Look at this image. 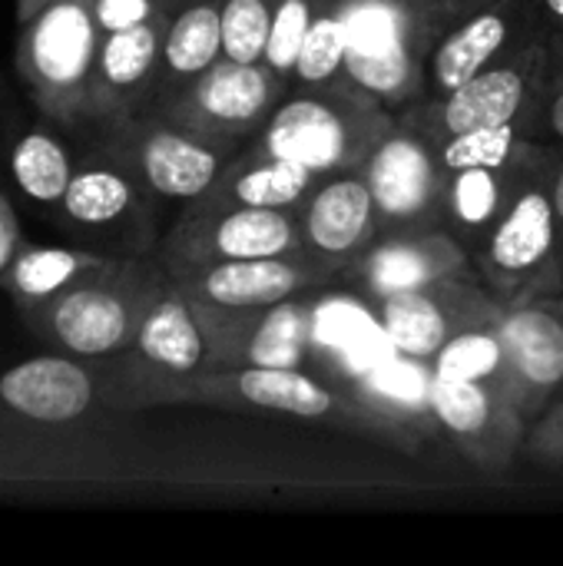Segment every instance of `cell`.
Returning <instances> with one entry per match:
<instances>
[{
	"instance_id": "cell-35",
	"label": "cell",
	"mask_w": 563,
	"mask_h": 566,
	"mask_svg": "<svg viewBox=\"0 0 563 566\" xmlns=\"http://www.w3.org/2000/svg\"><path fill=\"white\" fill-rule=\"evenodd\" d=\"M169 13L159 0H93V17L103 33L129 30Z\"/></svg>"
},
{
	"instance_id": "cell-2",
	"label": "cell",
	"mask_w": 563,
	"mask_h": 566,
	"mask_svg": "<svg viewBox=\"0 0 563 566\" xmlns=\"http://www.w3.org/2000/svg\"><path fill=\"white\" fill-rule=\"evenodd\" d=\"M166 285L169 272L156 255H113L83 282L20 312V318L53 352L103 361L129 348Z\"/></svg>"
},
{
	"instance_id": "cell-13",
	"label": "cell",
	"mask_w": 563,
	"mask_h": 566,
	"mask_svg": "<svg viewBox=\"0 0 563 566\" xmlns=\"http://www.w3.org/2000/svg\"><path fill=\"white\" fill-rule=\"evenodd\" d=\"M153 199L126 166L96 149L76 163L53 212L63 229L96 239L106 255H146L153 249Z\"/></svg>"
},
{
	"instance_id": "cell-17",
	"label": "cell",
	"mask_w": 563,
	"mask_h": 566,
	"mask_svg": "<svg viewBox=\"0 0 563 566\" xmlns=\"http://www.w3.org/2000/svg\"><path fill=\"white\" fill-rule=\"evenodd\" d=\"M441 279H478L471 252L445 229L378 235L335 282L362 292L372 302L428 289ZM481 282V279H478Z\"/></svg>"
},
{
	"instance_id": "cell-20",
	"label": "cell",
	"mask_w": 563,
	"mask_h": 566,
	"mask_svg": "<svg viewBox=\"0 0 563 566\" xmlns=\"http://www.w3.org/2000/svg\"><path fill=\"white\" fill-rule=\"evenodd\" d=\"M498 335L514 375L528 424L563 391V295H534L504 305Z\"/></svg>"
},
{
	"instance_id": "cell-33",
	"label": "cell",
	"mask_w": 563,
	"mask_h": 566,
	"mask_svg": "<svg viewBox=\"0 0 563 566\" xmlns=\"http://www.w3.org/2000/svg\"><path fill=\"white\" fill-rule=\"evenodd\" d=\"M521 461L551 474H563V391L528 424Z\"/></svg>"
},
{
	"instance_id": "cell-27",
	"label": "cell",
	"mask_w": 563,
	"mask_h": 566,
	"mask_svg": "<svg viewBox=\"0 0 563 566\" xmlns=\"http://www.w3.org/2000/svg\"><path fill=\"white\" fill-rule=\"evenodd\" d=\"M113 255L96 249H60V245H23L10 269L0 275L3 292L13 298L17 312L37 308L70 285L83 282L96 269H103Z\"/></svg>"
},
{
	"instance_id": "cell-34",
	"label": "cell",
	"mask_w": 563,
	"mask_h": 566,
	"mask_svg": "<svg viewBox=\"0 0 563 566\" xmlns=\"http://www.w3.org/2000/svg\"><path fill=\"white\" fill-rule=\"evenodd\" d=\"M538 139L563 146V36H551V60L538 106Z\"/></svg>"
},
{
	"instance_id": "cell-19",
	"label": "cell",
	"mask_w": 563,
	"mask_h": 566,
	"mask_svg": "<svg viewBox=\"0 0 563 566\" xmlns=\"http://www.w3.org/2000/svg\"><path fill=\"white\" fill-rule=\"evenodd\" d=\"M295 212L309 259L332 269L335 279L382 235L375 196L362 169H338L319 176Z\"/></svg>"
},
{
	"instance_id": "cell-23",
	"label": "cell",
	"mask_w": 563,
	"mask_h": 566,
	"mask_svg": "<svg viewBox=\"0 0 563 566\" xmlns=\"http://www.w3.org/2000/svg\"><path fill=\"white\" fill-rule=\"evenodd\" d=\"M0 401L30 421L63 424L103 405V378L96 361L56 352L3 371Z\"/></svg>"
},
{
	"instance_id": "cell-25",
	"label": "cell",
	"mask_w": 563,
	"mask_h": 566,
	"mask_svg": "<svg viewBox=\"0 0 563 566\" xmlns=\"http://www.w3.org/2000/svg\"><path fill=\"white\" fill-rule=\"evenodd\" d=\"M219 60H222V0H183L166 23L159 76L149 106L176 96L183 86H189Z\"/></svg>"
},
{
	"instance_id": "cell-12",
	"label": "cell",
	"mask_w": 563,
	"mask_h": 566,
	"mask_svg": "<svg viewBox=\"0 0 563 566\" xmlns=\"http://www.w3.org/2000/svg\"><path fill=\"white\" fill-rule=\"evenodd\" d=\"M431 411L451 448L481 474H508L521 461L528 418L514 391L431 368Z\"/></svg>"
},
{
	"instance_id": "cell-18",
	"label": "cell",
	"mask_w": 563,
	"mask_h": 566,
	"mask_svg": "<svg viewBox=\"0 0 563 566\" xmlns=\"http://www.w3.org/2000/svg\"><path fill=\"white\" fill-rule=\"evenodd\" d=\"M375 308L395 348L431 365L465 328L498 322L504 305L478 279H441L428 289L382 298Z\"/></svg>"
},
{
	"instance_id": "cell-14",
	"label": "cell",
	"mask_w": 563,
	"mask_h": 566,
	"mask_svg": "<svg viewBox=\"0 0 563 566\" xmlns=\"http://www.w3.org/2000/svg\"><path fill=\"white\" fill-rule=\"evenodd\" d=\"M378 209L382 235L421 232L441 226V192L448 169L438 143L395 116V126L358 166Z\"/></svg>"
},
{
	"instance_id": "cell-21",
	"label": "cell",
	"mask_w": 563,
	"mask_h": 566,
	"mask_svg": "<svg viewBox=\"0 0 563 566\" xmlns=\"http://www.w3.org/2000/svg\"><path fill=\"white\" fill-rule=\"evenodd\" d=\"M173 282L196 305L216 308H249V305H275L305 289L332 285L335 272L309 255H265V259H236L212 262L196 269L169 272Z\"/></svg>"
},
{
	"instance_id": "cell-16",
	"label": "cell",
	"mask_w": 563,
	"mask_h": 566,
	"mask_svg": "<svg viewBox=\"0 0 563 566\" xmlns=\"http://www.w3.org/2000/svg\"><path fill=\"white\" fill-rule=\"evenodd\" d=\"M538 0H484L451 20L428 56L421 99H441L481 70L548 40Z\"/></svg>"
},
{
	"instance_id": "cell-7",
	"label": "cell",
	"mask_w": 563,
	"mask_h": 566,
	"mask_svg": "<svg viewBox=\"0 0 563 566\" xmlns=\"http://www.w3.org/2000/svg\"><path fill=\"white\" fill-rule=\"evenodd\" d=\"M100 43L93 0H50L20 23L13 63L50 123L73 126L86 119Z\"/></svg>"
},
{
	"instance_id": "cell-39",
	"label": "cell",
	"mask_w": 563,
	"mask_h": 566,
	"mask_svg": "<svg viewBox=\"0 0 563 566\" xmlns=\"http://www.w3.org/2000/svg\"><path fill=\"white\" fill-rule=\"evenodd\" d=\"M50 0H17V20L23 23V20H30L40 7H46Z\"/></svg>"
},
{
	"instance_id": "cell-9",
	"label": "cell",
	"mask_w": 563,
	"mask_h": 566,
	"mask_svg": "<svg viewBox=\"0 0 563 566\" xmlns=\"http://www.w3.org/2000/svg\"><path fill=\"white\" fill-rule=\"evenodd\" d=\"M548 60H551V36L481 70L448 96L415 99L395 116L421 129L435 143H445L478 126H501L518 119L534 123V136H538V106L544 93Z\"/></svg>"
},
{
	"instance_id": "cell-31",
	"label": "cell",
	"mask_w": 563,
	"mask_h": 566,
	"mask_svg": "<svg viewBox=\"0 0 563 566\" xmlns=\"http://www.w3.org/2000/svg\"><path fill=\"white\" fill-rule=\"evenodd\" d=\"M275 0H222V56L262 63Z\"/></svg>"
},
{
	"instance_id": "cell-32",
	"label": "cell",
	"mask_w": 563,
	"mask_h": 566,
	"mask_svg": "<svg viewBox=\"0 0 563 566\" xmlns=\"http://www.w3.org/2000/svg\"><path fill=\"white\" fill-rule=\"evenodd\" d=\"M312 10L315 0H275V13H272V30H269V43H265V60L279 76H285L289 83L295 80V63L312 23Z\"/></svg>"
},
{
	"instance_id": "cell-1",
	"label": "cell",
	"mask_w": 563,
	"mask_h": 566,
	"mask_svg": "<svg viewBox=\"0 0 563 566\" xmlns=\"http://www.w3.org/2000/svg\"><path fill=\"white\" fill-rule=\"evenodd\" d=\"M163 408H216L236 415H272L338 428L375 444L418 454L421 444L392 418L375 411L345 385L312 368H229L202 371L163 395Z\"/></svg>"
},
{
	"instance_id": "cell-22",
	"label": "cell",
	"mask_w": 563,
	"mask_h": 566,
	"mask_svg": "<svg viewBox=\"0 0 563 566\" xmlns=\"http://www.w3.org/2000/svg\"><path fill=\"white\" fill-rule=\"evenodd\" d=\"M169 13H163L149 23L129 27V30L103 33L83 123L100 126L110 119L143 113L153 103Z\"/></svg>"
},
{
	"instance_id": "cell-6",
	"label": "cell",
	"mask_w": 563,
	"mask_h": 566,
	"mask_svg": "<svg viewBox=\"0 0 563 566\" xmlns=\"http://www.w3.org/2000/svg\"><path fill=\"white\" fill-rule=\"evenodd\" d=\"M96 368L103 378V408L113 411L163 408V395L173 385L209 371V345L199 312L173 275L129 348L96 361Z\"/></svg>"
},
{
	"instance_id": "cell-40",
	"label": "cell",
	"mask_w": 563,
	"mask_h": 566,
	"mask_svg": "<svg viewBox=\"0 0 563 566\" xmlns=\"http://www.w3.org/2000/svg\"><path fill=\"white\" fill-rule=\"evenodd\" d=\"M455 17H461V13H468V10H475V7H481L484 0H441Z\"/></svg>"
},
{
	"instance_id": "cell-3",
	"label": "cell",
	"mask_w": 563,
	"mask_h": 566,
	"mask_svg": "<svg viewBox=\"0 0 563 566\" xmlns=\"http://www.w3.org/2000/svg\"><path fill=\"white\" fill-rule=\"evenodd\" d=\"M554 156V143L531 139L524 146L514 192L498 222L471 252L481 285L501 305L534 295H563L561 235L551 189Z\"/></svg>"
},
{
	"instance_id": "cell-37",
	"label": "cell",
	"mask_w": 563,
	"mask_h": 566,
	"mask_svg": "<svg viewBox=\"0 0 563 566\" xmlns=\"http://www.w3.org/2000/svg\"><path fill=\"white\" fill-rule=\"evenodd\" d=\"M551 189H554V209H557V235H561V265H563V146H557V156H554Z\"/></svg>"
},
{
	"instance_id": "cell-41",
	"label": "cell",
	"mask_w": 563,
	"mask_h": 566,
	"mask_svg": "<svg viewBox=\"0 0 563 566\" xmlns=\"http://www.w3.org/2000/svg\"><path fill=\"white\" fill-rule=\"evenodd\" d=\"M159 3H163V7H166V10H176V7H179V3H183V0H159Z\"/></svg>"
},
{
	"instance_id": "cell-15",
	"label": "cell",
	"mask_w": 563,
	"mask_h": 566,
	"mask_svg": "<svg viewBox=\"0 0 563 566\" xmlns=\"http://www.w3.org/2000/svg\"><path fill=\"white\" fill-rule=\"evenodd\" d=\"M265 255H309L295 209H183L156 245L166 272Z\"/></svg>"
},
{
	"instance_id": "cell-38",
	"label": "cell",
	"mask_w": 563,
	"mask_h": 566,
	"mask_svg": "<svg viewBox=\"0 0 563 566\" xmlns=\"http://www.w3.org/2000/svg\"><path fill=\"white\" fill-rule=\"evenodd\" d=\"M551 36H563V0H538Z\"/></svg>"
},
{
	"instance_id": "cell-29",
	"label": "cell",
	"mask_w": 563,
	"mask_h": 566,
	"mask_svg": "<svg viewBox=\"0 0 563 566\" xmlns=\"http://www.w3.org/2000/svg\"><path fill=\"white\" fill-rule=\"evenodd\" d=\"M348 27H352V0H315L292 83H332L348 76L345 73Z\"/></svg>"
},
{
	"instance_id": "cell-26",
	"label": "cell",
	"mask_w": 563,
	"mask_h": 566,
	"mask_svg": "<svg viewBox=\"0 0 563 566\" xmlns=\"http://www.w3.org/2000/svg\"><path fill=\"white\" fill-rule=\"evenodd\" d=\"M524 153V149H521ZM521 172V156L511 166H471L451 169L441 192V226L468 252L488 235V229L504 212Z\"/></svg>"
},
{
	"instance_id": "cell-4",
	"label": "cell",
	"mask_w": 563,
	"mask_h": 566,
	"mask_svg": "<svg viewBox=\"0 0 563 566\" xmlns=\"http://www.w3.org/2000/svg\"><path fill=\"white\" fill-rule=\"evenodd\" d=\"M392 126L395 113L352 76H342L332 83H292L249 143L325 176L358 169Z\"/></svg>"
},
{
	"instance_id": "cell-28",
	"label": "cell",
	"mask_w": 563,
	"mask_h": 566,
	"mask_svg": "<svg viewBox=\"0 0 563 566\" xmlns=\"http://www.w3.org/2000/svg\"><path fill=\"white\" fill-rule=\"evenodd\" d=\"M10 172L20 186V192L46 209H56L73 172H76V159L73 153L63 146L60 136H53L50 129L37 126L30 133H23L10 153Z\"/></svg>"
},
{
	"instance_id": "cell-36",
	"label": "cell",
	"mask_w": 563,
	"mask_h": 566,
	"mask_svg": "<svg viewBox=\"0 0 563 566\" xmlns=\"http://www.w3.org/2000/svg\"><path fill=\"white\" fill-rule=\"evenodd\" d=\"M23 245H27V239H23V229L17 222V212H13L10 199L0 192V275L10 269V262L20 255Z\"/></svg>"
},
{
	"instance_id": "cell-10",
	"label": "cell",
	"mask_w": 563,
	"mask_h": 566,
	"mask_svg": "<svg viewBox=\"0 0 563 566\" xmlns=\"http://www.w3.org/2000/svg\"><path fill=\"white\" fill-rule=\"evenodd\" d=\"M322 289L325 285L305 289L275 305L249 308H216L192 302L209 345V371L312 368V322Z\"/></svg>"
},
{
	"instance_id": "cell-30",
	"label": "cell",
	"mask_w": 563,
	"mask_h": 566,
	"mask_svg": "<svg viewBox=\"0 0 563 566\" xmlns=\"http://www.w3.org/2000/svg\"><path fill=\"white\" fill-rule=\"evenodd\" d=\"M538 139L534 123H501V126H478L468 133H458L445 143H438V156L445 169H471V166H511L521 149Z\"/></svg>"
},
{
	"instance_id": "cell-11",
	"label": "cell",
	"mask_w": 563,
	"mask_h": 566,
	"mask_svg": "<svg viewBox=\"0 0 563 566\" xmlns=\"http://www.w3.org/2000/svg\"><path fill=\"white\" fill-rule=\"evenodd\" d=\"M289 80L269 63H236L222 56L176 96L149 106L146 113L166 116L206 136L249 143L289 93Z\"/></svg>"
},
{
	"instance_id": "cell-8",
	"label": "cell",
	"mask_w": 563,
	"mask_h": 566,
	"mask_svg": "<svg viewBox=\"0 0 563 566\" xmlns=\"http://www.w3.org/2000/svg\"><path fill=\"white\" fill-rule=\"evenodd\" d=\"M100 129L103 136L96 149L126 166L156 199L183 206L199 199L216 182L222 166L246 146L196 133L156 113L110 119L100 123Z\"/></svg>"
},
{
	"instance_id": "cell-5",
	"label": "cell",
	"mask_w": 563,
	"mask_h": 566,
	"mask_svg": "<svg viewBox=\"0 0 563 566\" xmlns=\"http://www.w3.org/2000/svg\"><path fill=\"white\" fill-rule=\"evenodd\" d=\"M451 20L441 0H352L345 73L398 113L421 99L428 56Z\"/></svg>"
},
{
	"instance_id": "cell-24",
	"label": "cell",
	"mask_w": 563,
	"mask_h": 566,
	"mask_svg": "<svg viewBox=\"0 0 563 566\" xmlns=\"http://www.w3.org/2000/svg\"><path fill=\"white\" fill-rule=\"evenodd\" d=\"M319 172L246 143L216 176V182L183 209H299Z\"/></svg>"
}]
</instances>
